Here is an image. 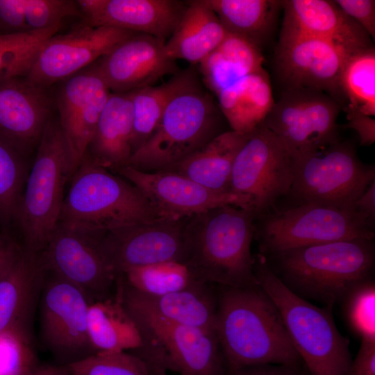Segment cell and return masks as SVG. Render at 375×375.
Here are the masks:
<instances>
[{"mask_svg": "<svg viewBox=\"0 0 375 375\" xmlns=\"http://www.w3.org/2000/svg\"><path fill=\"white\" fill-rule=\"evenodd\" d=\"M356 131L361 145H370L375 141V119L367 116H358L347 119L344 126Z\"/></svg>", "mask_w": 375, "mask_h": 375, "instance_id": "45", "label": "cell"}, {"mask_svg": "<svg viewBox=\"0 0 375 375\" xmlns=\"http://www.w3.org/2000/svg\"><path fill=\"white\" fill-rule=\"evenodd\" d=\"M282 7L281 33L324 39L353 53L372 47L367 33L334 1L288 0L282 1Z\"/></svg>", "mask_w": 375, "mask_h": 375, "instance_id": "25", "label": "cell"}, {"mask_svg": "<svg viewBox=\"0 0 375 375\" xmlns=\"http://www.w3.org/2000/svg\"><path fill=\"white\" fill-rule=\"evenodd\" d=\"M253 259L258 284L279 310L309 375H344L352 360L349 342L338 330L332 310L293 294L270 270L262 254H254Z\"/></svg>", "mask_w": 375, "mask_h": 375, "instance_id": "5", "label": "cell"}, {"mask_svg": "<svg viewBox=\"0 0 375 375\" xmlns=\"http://www.w3.org/2000/svg\"><path fill=\"white\" fill-rule=\"evenodd\" d=\"M133 124L131 92H111L85 156L110 171L126 166L133 153Z\"/></svg>", "mask_w": 375, "mask_h": 375, "instance_id": "26", "label": "cell"}, {"mask_svg": "<svg viewBox=\"0 0 375 375\" xmlns=\"http://www.w3.org/2000/svg\"><path fill=\"white\" fill-rule=\"evenodd\" d=\"M83 22L156 37L165 42L179 22L187 2L176 0H78Z\"/></svg>", "mask_w": 375, "mask_h": 375, "instance_id": "24", "label": "cell"}, {"mask_svg": "<svg viewBox=\"0 0 375 375\" xmlns=\"http://www.w3.org/2000/svg\"><path fill=\"white\" fill-rule=\"evenodd\" d=\"M305 375H309V374H308V372H307V370H306V372Z\"/></svg>", "mask_w": 375, "mask_h": 375, "instance_id": "50", "label": "cell"}, {"mask_svg": "<svg viewBox=\"0 0 375 375\" xmlns=\"http://www.w3.org/2000/svg\"><path fill=\"white\" fill-rule=\"evenodd\" d=\"M375 181V167L362 162L354 144L339 140L319 149L293 154V181L287 198L294 203L355 210Z\"/></svg>", "mask_w": 375, "mask_h": 375, "instance_id": "8", "label": "cell"}, {"mask_svg": "<svg viewBox=\"0 0 375 375\" xmlns=\"http://www.w3.org/2000/svg\"><path fill=\"white\" fill-rule=\"evenodd\" d=\"M254 240L262 255L292 248L366 238L375 228L356 210L316 204L274 208L254 219Z\"/></svg>", "mask_w": 375, "mask_h": 375, "instance_id": "9", "label": "cell"}, {"mask_svg": "<svg viewBox=\"0 0 375 375\" xmlns=\"http://www.w3.org/2000/svg\"><path fill=\"white\" fill-rule=\"evenodd\" d=\"M33 375H72L62 367L49 364H40Z\"/></svg>", "mask_w": 375, "mask_h": 375, "instance_id": "48", "label": "cell"}, {"mask_svg": "<svg viewBox=\"0 0 375 375\" xmlns=\"http://www.w3.org/2000/svg\"><path fill=\"white\" fill-rule=\"evenodd\" d=\"M194 69L178 72L168 81L131 92L133 106L132 154L153 134L173 96L188 81Z\"/></svg>", "mask_w": 375, "mask_h": 375, "instance_id": "33", "label": "cell"}, {"mask_svg": "<svg viewBox=\"0 0 375 375\" xmlns=\"http://www.w3.org/2000/svg\"><path fill=\"white\" fill-rule=\"evenodd\" d=\"M19 247L8 235L0 234V275Z\"/></svg>", "mask_w": 375, "mask_h": 375, "instance_id": "47", "label": "cell"}, {"mask_svg": "<svg viewBox=\"0 0 375 375\" xmlns=\"http://www.w3.org/2000/svg\"><path fill=\"white\" fill-rule=\"evenodd\" d=\"M88 334L95 353L132 351L144 345L141 330L115 292L90 304Z\"/></svg>", "mask_w": 375, "mask_h": 375, "instance_id": "30", "label": "cell"}, {"mask_svg": "<svg viewBox=\"0 0 375 375\" xmlns=\"http://www.w3.org/2000/svg\"><path fill=\"white\" fill-rule=\"evenodd\" d=\"M254 219L251 210L233 205L187 217L182 262L202 282L224 287L257 285L251 253Z\"/></svg>", "mask_w": 375, "mask_h": 375, "instance_id": "3", "label": "cell"}, {"mask_svg": "<svg viewBox=\"0 0 375 375\" xmlns=\"http://www.w3.org/2000/svg\"><path fill=\"white\" fill-rule=\"evenodd\" d=\"M131 316L141 330L144 344L166 370L179 375L226 373L227 367L213 329Z\"/></svg>", "mask_w": 375, "mask_h": 375, "instance_id": "14", "label": "cell"}, {"mask_svg": "<svg viewBox=\"0 0 375 375\" xmlns=\"http://www.w3.org/2000/svg\"><path fill=\"white\" fill-rule=\"evenodd\" d=\"M346 321L361 340H375V280L362 281L340 302Z\"/></svg>", "mask_w": 375, "mask_h": 375, "instance_id": "39", "label": "cell"}, {"mask_svg": "<svg viewBox=\"0 0 375 375\" xmlns=\"http://www.w3.org/2000/svg\"><path fill=\"white\" fill-rule=\"evenodd\" d=\"M355 210L361 214L368 224L375 228V181L358 199Z\"/></svg>", "mask_w": 375, "mask_h": 375, "instance_id": "46", "label": "cell"}, {"mask_svg": "<svg viewBox=\"0 0 375 375\" xmlns=\"http://www.w3.org/2000/svg\"><path fill=\"white\" fill-rule=\"evenodd\" d=\"M262 256L293 294L331 310L355 285L374 278V240L356 238Z\"/></svg>", "mask_w": 375, "mask_h": 375, "instance_id": "2", "label": "cell"}, {"mask_svg": "<svg viewBox=\"0 0 375 375\" xmlns=\"http://www.w3.org/2000/svg\"><path fill=\"white\" fill-rule=\"evenodd\" d=\"M249 135L226 131L165 171L183 176L214 191L231 192L233 162Z\"/></svg>", "mask_w": 375, "mask_h": 375, "instance_id": "28", "label": "cell"}, {"mask_svg": "<svg viewBox=\"0 0 375 375\" xmlns=\"http://www.w3.org/2000/svg\"><path fill=\"white\" fill-rule=\"evenodd\" d=\"M344 375H375V340H361L358 353Z\"/></svg>", "mask_w": 375, "mask_h": 375, "instance_id": "44", "label": "cell"}, {"mask_svg": "<svg viewBox=\"0 0 375 375\" xmlns=\"http://www.w3.org/2000/svg\"><path fill=\"white\" fill-rule=\"evenodd\" d=\"M229 33L260 49L274 26L282 1L274 0H206Z\"/></svg>", "mask_w": 375, "mask_h": 375, "instance_id": "32", "label": "cell"}, {"mask_svg": "<svg viewBox=\"0 0 375 375\" xmlns=\"http://www.w3.org/2000/svg\"><path fill=\"white\" fill-rule=\"evenodd\" d=\"M105 235L58 222L40 253L46 272L78 288L91 303L112 297L119 276Z\"/></svg>", "mask_w": 375, "mask_h": 375, "instance_id": "10", "label": "cell"}, {"mask_svg": "<svg viewBox=\"0 0 375 375\" xmlns=\"http://www.w3.org/2000/svg\"><path fill=\"white\" fill-rule=\"evenodd\" d=\"M340 10L358 24L367 35L375 36V1L374 0H336Z\"/></svg>", "mask_w": 375, "mask_h": 375, "instance_id": "42", "label": "cell"}, {"mask_svg": "<svg viewBox=\"0 0 375 375\" xmlns=\"http://www.w3.org/2000/svg\"><path fill=\"white\" fill-rule=\"evenodd\" d=\"M340 111L339 101L325 92L286 89L262 123L292 154L303 153L341 139L337 124Z\"/></svg>", "mask_w": 375, "mask_h": 375, "instance_id": "12", "label": "cell"}, {"mask_svg": "<svg viewBox=\"0 0 375 375\" xmlns=\"http://www.w3.org/2000/svg\"><path fill=\"white\" fill-rule=\"evenodd\" d=\"M110 93L98 60L62 81L58 90V119L71 152L73 174L85 155Z\"/></svg>", "mask_w": 375, "mask_h": 375, "instance_id": "18", "label": "cell"}, {"mask_svg": "<svg viewBox=\"0 0 375 375\" xmlns=\"http://www.w3.org/2000/svg\"><path fill=\"white\" fill-rule=\"evenodd\" d=\"M39 253L19 246L0 275V333H13L31 343L46 276Z\"/></svg>", "mask_w": 375, "mask_h": 375, "instance_id": "22", "label": "cell"}, {"mask_svg": "<svg viewBox=\"0 0 375 375\" xmlns=\"http://www.w3.org/2000/svg\"><path fill=\"white\" fill-rule=\"evenodd\" d=\"M306 372L304 365L259 364L238 368H227L224 375H305Z\"/></svg>", "mask_w": 375, "mask_h": 375, "instance_id": "43", "label": "cell"}, {"mask_svg": "<svg viewBox=\"0 0 375 375\" xmlns=\"http://www.w3.org/2000/svg\"><path fill=\"white\" fill-rule=\"evenodd\" d=\"M115 291L131 315L213 329L217 307L218 285L199 282L177 292L150 296L128 287L119 275Z\"/></svg>", "mask_w": 375, "mask_h": 375, "instance_id": "23", "label": "cell"}, {"mask_svg": "<svg viewBox=\"0 0 375 375\" xmlns=\"http://www.w3.org/2000/svg\"><path fill=\"white\" fill-rule=\"evenodd\" d=\"M115 172L140 190L159 217L185 218L224 205L251 210L247 197L214 191L174 172H147L128 165Z\"/></svg>", "mask_w": 375, "mask_h": 375, "instance_id": "17", "label": "cell"}, {"mask_svg": "<svg viewBox=\"0 0 375 375\" xmlns=\"http://www.w3.org/2000/svg\"><path fill=\"white\" fill-rule=\"evenodd\" d=\"M213 330L227 368L259 364L303 365L279 310L258 284L218 286Z\"/></svg>", "mask_w": 375, "mask_h": 375, "instance_id": "1", "label": "cell"}, {"mask_svg": "<svg viewBox=\"0 0 375 375\" xmlns=\"http://www.w3.org/2000/svg\"><path fill=\"white\" fill-rule=\"evenodd\" d=\"M292 181V153L261 123L249 133L235 158L230 192L249 198L256 218L288 195Z\"/></svg>", "mask_w": 375, "mask_h": 375, "instance_id": "11", "label": "cell"}, {"mask_svg": "<svg viewBox=\"0 0 375 375\" xmlns=\"http://www.w3.org/2000/svg\"><path fill=\"white\" fill-rule=\"evenodd\" d=\"M26 156L0 135V226L15 222L28 176Z\"/></svg>", "mask_w": 375, "mask_h": 375, "instance_id": "36", "label": "cell"}, {"mask_svg": "<svg viewBox=\"0 0 375 375\" xmlns=\"http://www.w3.org/2000/svg\"><path fill=\"white\" fill-rule=\"evenodd\" d=\"M60 27L0 35V78L26 77L42 44Z\"/></svg>", "mask_w": 375, "mask_h": 375, "instance_id": "37", "label": "cell"}, {"mask_svg": "<svg viewBox=\"0 0 375 375\" xmlns=\"http://www.w3.org/2000/svg\"><path fill=\"white\" fill-rule=\"evenodd\" d=\"M340 96L347 101V119L375 116V51L371 47L351 55L340 78Z\"/></svg>", "mask_w": 375, "mask_h": 375, "instance_id": "34", "label": "cell"}, {"mask_svg": "<svg viewBox=\"0 0 375 375\" xmlns=\"http://www.w3.org/2000/svg\"><path fill=\"white\" fill-rule=\"evenodd\" d=\"M260 49L228 33L222 42L199 63L202 81L217 95L242 77L263 69Z\"/></svg>", "mask_w": 375, "mask_h": 375, "instance_id": "31", "label": "cell"}, {"mask_svg": "<svg viewBox=\"0 0 375 375\" xmlns=\"http://www.w3.org/2000/svg\"><path fill=\"white\" fill-rule=\"evenodd\" d=\"M139 33L84 22L73 30L52 35L38 51L26 76L48 88L93 64L124 40Z\"/></svg>", "mask_w": 375, "mask_h": 375, "instance_id": "15", "label": "cell"}, {"mask_svg": "<svg viewBox=\"0 0 375 375\" xmlns=\"http://www.w3.org/2000/svg\"><path fill=\"white\" fill-rule=\"evenodd\" d=\"M165 42L136 33L98 60L111 92H128L152 85L167 74L178 72L176 60L168 57Z\"/></svg>", "mask_w": 375, "mask_h": 375, "instance_id": "21", "label": "cell"}, {"mask_svg": "<svg viewBox=\"0 0 375 375\" xmlns=\"http://www.w3.org/2000/svg\"><path fill=\"white\" fill-rule=\"evenodd\" d=\"M71 178L59 223L107 233L159 217L137 188L86 156Z\"/></svg>", "mask_w": 375, "mask_h": 375, "instance_id": "6", "label": "cell"}, {"mask_svg": "<svg viewBox=\"0 0 375 375\" xmlns=\"http://www.w3.org/2000/svg\"><path fill=\"white\" fill-rule=\"evenodd\" d=\"M228 32L206 0L187 2L186 8L165 43L168 57L199 64L224 40Z\"/></svg>", "mask_w": 375, "mask_h": 375, "instance_id": "27", "label": "cell"}, {"mask_svg": "<svg viewBox=\"0 0 375 375\" xmlns=\"http://www.w3.org/2000/svg\"><path fill=\"white\" fill-rule=\"evenodd\" d=\"M147 363L152 375H167L165 367L157 361L153 360H145Z\"/></svg>", "mask_w": 375, "mask_h": 375, "instance_id": "49", "label": "cell"}, {"mask_svg": "<svg viewBox=\"0 0 375 375\" xmlns=\"http://www.w3.org/2000/svg\"><path fill=\"white\" fill-rule=\"evenodd\" d=\"M49 21L44 0H0V35L44 30Z\"/></svg>", "mask_w": 375, "mask_h": 375, "instance_id": "40", "label": "cell"}, {"mask_svg": "<svg viewBox=\"0 0 375 375\" xmlns=\"http://www.w3.org/2000/svg\"><path fill=\"white\" fill-rule=\"evenodd\" d=\"M47 89L26 77L0 78V135L26 157L52 117Z\"/></svg>", "mask_w": 375, "mask_h": 375, "instance_id": "20", "label": "cell"}, {"mask_svg": "<svg viewBox=\"0 0 375 375\" xmlns=\"http://www.w3.org/2000/svg\"><path fill=\"white\" fill-rule=\"evenodd\" d=\"M40 364L31 342L13 333H0V375H33Z\"/></svg>", "mask_w": 375, "mask_h": 375, "instance_id": "41", "label": "cell"}, {"mask_svg": "<svg viewBox=\"0 0 375 375\" xmlns=\"http://www.w3.org/2000/svg\"><path fill=\"white\" fill-rule=\"evenodd\" d=\"M354 53L324 39L281 33L277 70L287 89L320 91L335 99L343 67Z\"/></svg>", "mask_w": 375, "mask_h": 375, "instance_id": "16", "label": "cell"}, {"mask_svg": "<svg viewBox=\"0 0 375 375\" xmlns=\"http://www.w3.org/2000/svg\"><path fill=\"white\" fill-rule=\"evenodd\" d=\"M73 175L72 156L58 118L48 122L37 147L16 221L24 247L41 252L58 224L65 183Z\"/></svg>", "mask_w": 375, "mask_h": 375, "instance_id": "7", "label": "cell"}, {"mask_svg": "<svg viewBox=\"0 0 375 375\" xmlns=\"http://www.w3.org/2000/svg\"><path fill=\"white\" fill-rule=\"evenodd\" d=\"M224 119L194 70L167 103L153 134L126 165L147 172L165 171L224 132Z\"/></svg>", "mask_w": 375, "mask_h": 375, "instance_id": "4", "label": "cell"}, {"mask_svg": "<svg viewBox=\"0 0 375 375\" xmlns=\"http://www.w3.org/2000/svg\"><path fill=\"white\" fill-rule=\"evenodd\" d=\"M119 275L128 287L150 296L177 292L202 282L185 264L176 261L133 267Z\"/></svg>", "mask_w": 375, "mask_h": 375, "instance_id": "35", "label": "cell"}, {"mask_svg": "<svg viewBox=\"0 0 375 375\" xmlns=\"http://www.w3.org/2000/svg\"><path fill=\"white\" fill-rule=\"evenodd\" d=\"M186 219L158 217L106 233V244L119 275L133 267L182 262Z\"/></svg>", "mask_w": 375, "mask_h": 375, "instance_id": "19", "label": "cell"}, {"mask_svg": "<svg viewBox=\"0 0 375 375\" xmlns=\"http://www.w3.org/2000/svg\"><path fill=\"white\" fill-rule=\"evenodd\" d=\"M90 303L78 288L46 272L40 297V335L58 366L95 353L88 334Z\"/></svg>", "mask_w": 375, "mask_h": 375, "instance_id": "13", "label": "cell"}, {"mask_svg": "<svg viewBox=\"0 0 375 375\" xmlns=\"http://www.w3.org/2000/svg\"><path fill=\"white\" fill-rule=\"evenodd\" d=\"M60 367L72 375H152L147 363L130 351L97 353Z\"/></svg>", "mask_w": 375, "mask_h": 375, "instance_id": "38", "label": "cell"}, {"mask_svg": "<svg viewBox=\"0 0 375 375\" xmlns=\"http://www.w3.org/2000/svg\"><path fill=\"white\" fill-rule=\"evenodd\" d=\"M216 96L231 130L242 134L251 133L262 123L275 102L264 69L242 77Z\"/></svg>", "mask_w": 375, "mask_h": 375, "instance_id": "29", "label": "cell"}]
</instances>
